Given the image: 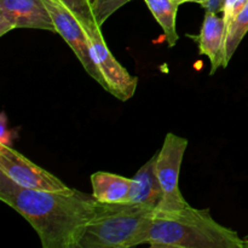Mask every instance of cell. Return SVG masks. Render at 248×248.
Masks as SVG:
<instances>
[{"label":"cell","mask_w":248,"mask_h":248,"mask_svg":"<svg viewBox=\"0 0 248 248\" xmlns=\"http://www.w3.org/2000/svg\"><path fill=\"white\" fill-rule=\"evenodd\" d=\"M244 241H245V246H246V248H248V235H246V236L244 237Z\"/></svg>","instance_id":"ac0fdd59"},{"label":"cell","mask_w":248,"mask_h":248,"mask_svg":"<svg viewBox=\"0 0 248 248\" xmlns=\"http://www.w3.org/2000/svg\"><path fill=\"white\" fill-rule=\"evenodd\" d=\"M84 28L91 44L92 57L106 81V91L121 102L132 98L137 90L138 78L131 75L128 70L114 57L104 41L98 24H86Z\"/></svg>","instance_id":"5b68a950"},{"label":"cell","mask_w":248,"mask_h":248,"mask_svg":"<svg viewBox=\"0 0 248 248\" xmlns=\"http://www.w3.org/2000/svg\"><path fill=\"white\" fill-rule=\"evenodd\" d=\"M78 17L82 26L96 23L92 11L91 0H60Z\"/></svg>","instance_id":"9a60e30c"},{"label":"cell","mask_w":248,"mask_h":248,"mask_svg":"<svg viewBox=\"0 0 248 248\" xmlns=\"http://www.w3.org/2000/svg\"><path fill=\"white\" fill-rule=\"evenodd\" d=\"M55 23L56 31L69 45L87 74L106 90V81L92 57L89 35L78 17L60 0H43Z\"/></svg>","instance_id":"8992f818"},{"label":"cell","mask_w":248,"mask_h":248,"mask_svg":"<svg viewBox=\"0 0 248 248\" xmlns=\"http://www.w3.org/2000/svg\"><path fill=\"white\" fill-rule=\"evenodd\" d=\"M225 0H207L202 7L205 11L215 12V14H220L223 11V6H224Z\"/></svg>","instance_id":"2e32d148"},{"label":"cell","mask_w":248,"mask_h":248,"mask_svg":"<svg viewBox=\"0 0 248 248\" xmlns=\"http://www.w3.org/2000/svg\"><path fill=\"white\" fill-rule=\"evenodd\" d=\"M131 181L120 174L97 171L91 176L92 195L102 203L130 202Z\"/></svg>","instance_id":"8fae6325"},{"label":"cell","mask_w":248,"mask_h":248,"mask_svg":"<svg viewBox=\"0 0 248 248\" xmlns=\"http://www.w3.org/2000/svg\"><path fill=\"white\" fill-rule=\"evenodd\" d=\"M130 1L131 0H91L94 21L98 27H102L114 12Z\"/></svg>","instance_id":"5bb4252c"},{"label":"cell","mask_w":248,"mask_h":248,"mask_svg":"<svg viewBox=\"0 0 248 248\" xmlns=\"http://www.w3.org/2000/svg\"><path fill=\"white\" fill-rule=\"evenodd\" d=\"M156 157L157 153L132 177L130 202L147 205L153 208L159 207L164 194L156 176Z\"/></svg>","instance_id":"30bf717a"},{"label":"cell","mask_w":248,"mask_h":248,"mask_svg":"<svg viewBox=\"0 0 248 248\" xmlns=\"http://www.w3.org/2000/svg\"><path fill=\"white\" fill-rule=\"evenodd\" d=\"M0 173L22 188L48 191L69 189L55 174L34 164L11 145L0 144Z\"/></svg>","instance_id":"52a82bcc"},{"label":"cell","mask_w":248,"mask_h":248,"mask_svg":"<svg viewBox=\"0 0 248 248\" xmlns=\"http://www.w3.org/2000/svg\"><path fill=\"white\" fill-rule=\"evenodd\" d=\"M148 246L153 248H246L244 237L219 224L208 208L190 205L155 211Z\"/></svg>","instance_id":"7a4b0ae2"},{"label":"cell","mask_w":248,"mask_h":248,"mask_svg":"<svg viewBox=\"0 0 248 248\" xmlns=\"http://www.w3.org/2000/svg\"><path fill=\"white\" fill-rule=\"evenodd\" d=\"M0 200L31 225L44 248H78L99 201L78 189L22 188L0 173Z\"/></svg>","instance_id":"6da1fadb"},{"label":"cell","mask_w":248,"mask_h":248,"mask_svg":"<svg viewBox=\"0 0 248 248\" xmlns=\"http://www.w3.org/2000/svg\"><path fill=\"white\" fill-rule=\"evenodd\" d=\"M248 33V1L241 11L237 14L234 21L228 27L224 41V63L223 68H227L230 60L236 52L237 47Z\"/></svg>","instance_id":"4fadbf2b"},{"label":"cell","mask_w":248,"mask_h":248,"mask_svg":"<svg viewBox=\"0 0 248 248\" xmlns=\"http://www.w3.org/2000/svg\"><path fill=\"white\" fill-rule=\"evenodd\" d=\"M227 34V27L223 16H218L215 12L206 11L203 22L201 24L200 33L198 35H190L189 38L196 41L200 55L208 57L211 62V72L213 75L218 68L224 63V41Z\"/></svg>","instance_id":"9c48e42d"},{"label":"cell","mask_w":248,"mask_h":248,"mask_svg":"<svg viewBox=\"0 0 248 248\" xmlns=\"http://www.w3.org/2000/svg\"><path fill=\"white\" fill-rule=\"evenodd\" d=\"M156 208L140 203H102L78 248H131L148 245Z\"/></svg>","instance_id":"3957f363"},{"label":"cell","mask_w":248,"mask_h":248,"mask_svg":"<svg viewBox=\"0 0 248 248\" xmlns=\"http://www.w3.org/2000/svg\"><path fill=\"white\" fill-rule=\"evenodd\" d=\"M154 18L161 27L169 47L177 45L179 36L177 33V12L184 0H144Z\"/></svg>","instance_id":"7c38bea8"},{"label":"cell","mask_w":248,"mask_h":248,"mask_svg":"<svg viewBox=\"0 0 248 248\" xmlns=\"http://www.w3.org/2000/svg\"><path fill=\"white\" fill-rule=\"evenodd\" d=\"M184 1H186V2H196V4H200L201 6H202V5L205 4L207 0H184Z\"/></svg>","instance_id":"e0dca14e"},{"label":"cell","mask_w":248,"mask_h":248,"mask_svg":"<svg viewBox=\"0 0 248 248\" xmlns=\"http://www.w3.org/2000/svg\"><path fill=\"white\" fill-rule=\"evenodd\" d=\"M188 147V140L169 132L156 157V176L162 189V201L156 210L172 211L186 207L189 203L179 188V173Z\"/></svg>","instance_id":"277c9868"},{"label":"cell","mask_w":248,"mask_h":248,"mask_svg":"<svg viewBox=\"0 0 248 248\" xmlns=\"http://www.w3.org/2000/svg\"><path fill=\"white\" fill-rule=\"evenodd\" d=\"M18 28L57 33L43 0H0V36Z\"/></svg>","instance_id":"ba28073f"}]
</instances>
